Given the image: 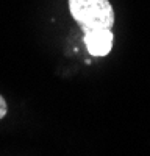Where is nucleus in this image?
Here are the masks:
<instances>
[{
	"label": "nucleus",
	"instance_id": "nucleus-2",
	"mask_svg": "<svg viewBox=\"0 0 150 156\" xmlns=\"http://www.w3.org/2000/svg\"><path fill=\"white\" fill-rule=\"evenodd\" d=\"M83 41L92 56H106L112 47V33L108 28L91 30L84 33Z\"/></svg>",
	"mask_w": 150,
	"mask_h": 156
},
{
	"label": "nucleus",
	"instance_id": "nucleus-1",
	"mask_svg": "<svg viewBox=\"0 0 150 156\" xmlns=\"http://www.w3.org/2000/svg\"><path fill=\"white\" fill-rule=\"evenodd\" d=\"M69 9L84 33L102 28L111 30L114 23V11L108 0H69Z\"/></svg>",
	"mask_w": 150,
	"mask_h": 156
},
{
	"label": "nucleus",
	"instance_id": "nucleus-3",
	"mask_svg": "<svg viewBox=\"0 0 150 156\" xmlns=\"http://www.w3.org/2000/svg\"><path fill=\"white\" fill-rule=\"evenodd\" d=\"M6 112H8V106H6V101H5V98L0 95V119H3V117L6 115Z\"/></svg>",
	"mask_w": 150,
	"mask_h": 156
}]
</instances>
